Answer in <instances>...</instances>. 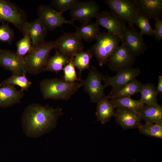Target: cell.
I'll return each instance as SVG.
<instances>
[{"instance_id":"obj_1","label":"cell","mask_w":162,"mask_h":162,"mask_svg":"<svg viewBox=\"0 0 162 162\" xmlns=\"http://www.w3.org/2000/svg\"><path fill=\"white\" fill-rule=\"evenodd\" d=\"M62 108L34 103L25 108L21 117L23 130L28 137L37 138L49 132L63 115Z\"/></svg>"},{"instance_id":"obj_2","label":"cell","mask_w":162,"mask_h":162,"mask_svg":"<svg viewBox=\"0 0 162 162\" xmlns=\"http://www.w3.org/2000/svg\"><path fill=\"white\" fill-rule=\"evenodd\" d=\"M81 87L80 82H68L57 77L44 79L39 83L40 90L45 99L68 100Z\"/></svg>"},{"instance_id":"obj_3","label":"cell","mask_w":162,"mask_h":162,"mask_svg":"<svg viewBox=\"0 0 162 162\" xmlns=\"http://www.w3.org/2000/svg\"><path fill=\"white\" fill-rule=\"evenodd\" d=\"M55 47V41L52 40H44L32 46L30 51L24 58L27 73L34 75L44 72L50 57V52Z\"/></svg>"},{"instance_id":"obj_4","label":"cell","mask_w":162,"mask_h":162,"mask_svg":"<svg viewBox=\"0 0 162 162\" xmlns=\"http://www.w3.org/2000/svg\"><path fill=\"white\" fill-rule=\"evenodd\" d=\"M121 39L108 32L100 33L95 43L89 49L100 66L107 63L110 56L119 46Z\"/></svg>"},{"instance_id":"obj_5","label":"cell","mask_w":162,"mask_h":162,"mask_svg":"<svg viewBox=\"0 0 162 162\" xmlns=\"http://www.w3.org/2000/svg\"><path fill=\"white\" fill-rule=\"evenodd\" d=\"M13 24L23 33L28 22L26 12L16 4L7 0H0V23Z\"/></svg>"},{"instance_id":"obj_6","label":"cell","mask_w":162,"mask_h":162,"mask_svg":"<svg viewBox=\"0 0 162 162\" xmlns=\"http://www.w3.org/2000/svg\"><path fill=\"white\" fill-rule=\"evenodd\" d=\"M89 71L86 78L80 82L84 91L89 95L91 102L97 103L105 96L102 83L104 75L94 66H90Z\"/></svg>"},{"instance_id":"obj_7","label":"cell","mask_w":162,"mask_h":162,"mask_svg":"<svg viewBox=\"0 0 162 162\" xmlns=\"http://www.w3.org/2000/svg\"><path fill=\"white\" fill-rule=\"evenodd\" d=\"M104 2L110 11L127 23L134 26L135 19L139 14L135 0H105Z\"/></svg>"},{"instance_id":"obj_8","label":"cell","mask_w":162,"mask_h":162,"mask_svg":"<svg viewBox=\"0 0 162 162\" xmlns=\"http://www.w3.org/2000/svg\"><path fill=\"white\" fill-rule=\"evenodd\" d=\"M55 42L56 50L70 59L84 50L82 39L76 32L64 33Z\"/></svg>"},{"instance_id":"obj_9","label":"cell","mask_w":162,"mask_h":162,"mask_svg":"<svg viewBox=\"0 0 162 162\" xmlns=\"http://www.w3.org/2000/svg\"><path fill=\"white\" fill-rule=\"evenodd\" d=\"M136 57L124 41L108 58L106 64L112 71L117 72L133 67Z\"/></svg>"},{"instance_id":"obj_10","label":"cell","mask_w":162,"mask_h":162,"mask_svg":"<svg viewBox=\"0 0 162 162\" xmlns=\"http://www.w3.org/2000/svg\"><path fill=\"white\" fill-rule=\"evenodd\" d=\"M38 18L42 22L47 29L51 31L64 24H69L75 26L74 22L66 20L60 13L51 5L42 4L37 9Z\"/></svg>"},{"instance_id":"obj_11","label":"cell","mask_w":162,"mask_h":162,"mask_svg":"<svg viewBox=\"0 0 162 162\" xmlns=\"http://www.w3.org/2000/svg\"><path fill=\"white\" fill-rule=\"evenodd\" d=\"M96 22L107 29L108 32L116 35L122 41L123 39L126 23L111 11L100 12L96 18Z\"/></svg>"},{"instance_id":"obj_12","label":"cell","mask_w":162,"mask_h":162,"mask_svg":"<svg viewBox=\"0 0 162 162\" xmlns=\"http://www.w3.org/2000/svg\"><path fill=\"white\" fill-rule=\"evenodd\" d=\"M98 4L93 0L80 1L70 11L71 20L77 21L83 24L91 22L100 12Z\"/></svg>"},{"instance_id":"obj_13","label":"cell","mask_w":162,"mask_h":162,"mask_svg":"<svg viewBox=\"0 0 162 162\" xmlns=\"http://www.w3.org/2000/svg\"><path fill=\"white\" fill-rule=\"evenodd\" d=\"M116 72V74L113 76L106 74L104 77V88L108 86L112 87L110 93L117 91L131 81L136 79L140 74V70L138 68L131 67Z\"/></svg>"},{"instance_id":"obj_14","label":"cell","mask_w":162,"mask_h":162,"mask_svg":"<svg viewBox=\"0 0 162 162\" xmlns=\"http://www.w3.org/2000/svg\"><path fill=\"white\" fill-rule=\"evenodd\" d=\"M0 66L12 74L24 75L27 73L24 59L7 49H0Z\"/></svg>"},{"instance_id":"obj_15","label":"cell","mask_w":162,"mask_h":162,"mask_svg":"<svg viewBox=\"0 0 162 162\" xmlns=\"http://www.w3.org/2000/svg\"><path fill=\"white\" fill-rule=\"evenodd\" d=\"M142 36L134 26H126L122 41L125 42L136 57L143 54L148 48Z\"/></svg>"},{"instance_id":"obj_16","label":"cell","mask_w":162,"mask_h":162,"mask_svg":"<svg viewBox=\"0 0 162 162\" xmlns=\"http://www.w3.org/2000/svg\"><path fill=\"white\" fill-rule=\"evenodd\" d=\"M116 109L113 117L124 130L138 128L142 124L137 112L123 108Z\"/></svg>"},{"instance_id":"obj_17","label":"cell","mask_w":162,"mask_h":162,"mask_svg":"<svg viewBox=\"0 0 162 162\" xmlns=\"http://www.w3.org/2000/svg\"><path fill=\"white\" fill-rule=\"evenodd\" d=\"M139 14L148 19L155 20L162 16V0H135Z\"/></svg>"},{"instance_id":"obj_18","label":"cell","mask_w":162,"mask_h":162,"mask_svg":"<svg viewBox=\"0 0 162 162\" xmlns=\"http://www.w3.org/2000/svg\"><path fill=\"white\" fill-rule=\"evenodd\" d=\"M48 30L41 20L38 17L26 24L22 33L28 34L30 37L32 46L37 45L45 40Z\"/></svg>"},{"instance_id":"obj_19","label":"cell","mask_w":162,"mask_h":162,"mask_svg":"<svg viewBox=\"0 0 162 162\" xmlns=\"http://www.w3.org/2000/svg\"><path fill=\"white\" fill-rule=\"evenodd\" d=\"M24 95V91L17 89L14 86H0V107L7 108L20 103Z\"/></svg>"},{"instance_id":"obj_20","label":"cell","mask_w":162,"mask_h":162,"mask_svg":"<svg viewBox=\"0 0 162 162\" xmlns=\"http://www.w3.org/2000/svg\"><path fill=\"white\" fill-rule=\"evenodd\" d=\"M141 120L145 123L162 122V107L158 104L144 105L137 112Z\"/></svg>"},{"instance_id":"obj_21","label":"cell","mask_w":162,"mask_h":162,"mask_svg":"<svg viewBox=\"0 0 162 162\" xmlns=\"http://www.w3.org/2000/svg\"><path fill=\"white\" fill-rule=\"evenodd\" d=\"M95 114L98 120L102 124L109 122L113 117L116 107L106 96L97 102Z\"/></svg>"},{"instance_id":"obj_22","label":"cell","mask_w":162,"mask_h":162,"mask_svg":"<svg viewBox=\"0 0 162 162\" xmlns=\"http://www.w3.org/2000/svg\"><path fill=\"white\" fill-rule=\"evenodd\" d=\"M143 85L136 79H134L117 91L110 93L106 97L109 99L130 97L134 94L140 92Z\"/></svg>"},{"instance_id":"obj_23","label":"cell","mask_w":162,"mask_h":162,"mask_svg":"<svg viewBox=\"0 0 162 162\" xmlns=\"http://www.w3.org/2000/svg\"><path fill=\"white\" fill-rule=\"evenodd\" d=\"M76 32L82 40L87 42L96 40L100 33L98 25L96 22L81 24L76 27Z\"/></svg>"},{"instance_id":"obj_24","label":"cell","mask_w":162,"mask_h":162,"mask_svg":"<svg viewBox=\"0 0 162 162\" xmlns=\"http://www.w3.org/2000/svg\"><path fill=\"white\" fill-rule=\"evenodd\" d=\"M56 51L54 55L49 58L44 71L53 72L57 74L62 70L64 67L72 59Z\"/></svg>"},{"instance_id":"obj_25","label":"cell","mask_w":162,"mask_h":162,"mask_svg":"<svg viewBox=\"0 0 162 162\" xmlns=\"http://www.w3.org/2000/svg\"><path fill=\"white\" fill-rule=\"evenodd\" d=\"M93 52L89 49L87 51H82L77 54L73 60V64L79 71V77L81 78L82 72L86 70H89L90 63L93 56Z\"/></svg>"},{"instance_id":"obj_26","label":"cell","mask_w":162,"mask_h":162,"mask_svg":"<svg viewBox=\"0 0 162 162\" xmlns=\"http://www.w3.org/2000/svg\"><path fill=\"white\" fill-rule=\"evenodd\" d=\"M140 93L141 97L139 100L143 104L149 105L158 104V93L154 84L150 83L143 84Z\"/></svg>"},{"instance_id":"obj_27","label":"cell","mask_w":162,"mask_h":162,"mask_svg":"<svg viewBox=\"0 0 162 162\" xmlns=\"http://www.w3.org/2000/svg\"><path fill=\"white\" fill-rule=\"evenodd\" d=\"M110 100L116 108H123L137 112L144 105L139 100H134L130 97H122Z\"/></svg>"},{"instance_id":"obj_28","label":"cell","mask_w":162,"mask_h":162,"mask_svg":"<svg viewBox=\"0 0 162 162\" xmlns=\"http://www.w3.org/2000/svg\"><path fill=\"white\" fill-rule=\"evenodd\" d=\"M32 84L26 75H20L12 74L10 77L3 81L0 86L6 85L17 86L23 91H28Z\"/></svg>"},{"instance_id":"obj_29","label":"cell","mask_w":162,"mask_h":162,"mask_svg":"<svg viewBox=\"0 0 162 162\" xmlns=\"http://www.w3.org/2000/svg\"><path fill=\"white\" fill-rule=\"evenodd\" d=\"M138 128L140 133L142 134L162 139V122L142 124Z\"/></svg>"},{"instance_id":"obj_30","label":"cell","mask_w":162,"mask_h":162,"mask_svg":"<svg viewBox=\"0 0 162 162\" xmlns=\"http://www.w3.org/2000/svg\"><path fill=\"white\" fill-rule=\"evenodd\" d=\"M134 24L138 28L142 35L154 36V30L148 19L139 14L135 19Z\"/></svg>"},{"instance_id":"obj_31","label":"cell","mask_w":162,"mask_h":162,"mask_svg":"<svg viewBox=\"0 0 162 162\" xmlns=\"http://www.w3.org/2000/svg\"><path fill=\"white\" fill-rule=\"evenodd\" d=\"M23 36V37L16 44V50L15 52L19 57L22 59L30 51L32 46V41L30 36L27 33Z\"/></svg>"},{"instance_id":"obj_32","label":"cell","mask_w":162,"mask_h":162,"mask_svg":"<svg viewBox=\"0 0 162 162\" xmlns=\"http://www.w3.org/2000/svg\"><path fill=\"white\" fill-rule=\"evenodd\" d=\"M79 0H52L51 2V5L57 11L63 12L72 10Z\"/></svg>"},{"instance_id":"obj_33","label":"cell","mask_w":162,"mask_h":162,"mask_svg":"<svg viewBox=\"0 0 162 162\" xmlns=\"http://www.w3.org/2000/svg\"><path fill=\"white\" fill-rule=\"evenodd\" d=\"M72 59L63 68L64 75L62 79L68 82H74L81 81V78L78 77L75 70V67L73 63Z\"/></svg>"},{"instance_id":"obj_34","label":"cell","mask_w":162,"mask_h":162,"mask_svg":"<svg viewBox=\"0 0 162 162\" xmlns=\"http://www.w3.org/2000/svg\"><path fill=\"white\" fill-rule=\"evenodd\" d=\"M14 34L8 23H2L0 26V41L11 44L14 40Z\"/></svg>"},{"instance_id":"obj_35","label":"cell","mask_w":162,"mask_h":162,"mask_svg":"<svg viewBox=\"0 0 162 162\" xmlns=\"http://www.w3.org/2000/svg\"><path fill=\"white\" fill-rule=\"evenodd\" d=\"M155 40L159 41L162 39V20L161 19L155 20L153 29Z\"/></svg>"},{"instance_id":"obj_36","label":"cell","mask_w":162,"mask_h":162,"mask_svg":"<svg viewBox=\"0 0 162 162\" xmlns=\"http://www.w3.org/2000/svg\"><path fill=\"white\" fill-rule=\"evenodd\" d=\"M156 89L158 94H162V76L161 75L158 77V84Z\"/></svg>"}]
</instances>
